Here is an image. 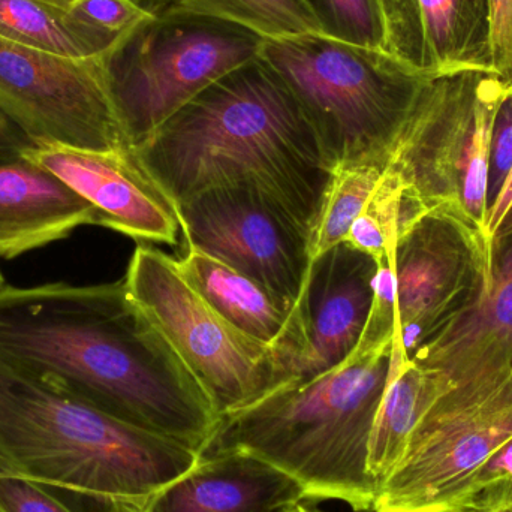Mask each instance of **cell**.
Returning <instances> with one entry per match:
<instances>
[{"label": "cell", "instance_id": "6da1fadb", "mask_svg": "<svg viewBox=\"0 0 512 512\" xmlns=\"http://www.w3.org/2000/svg\"><path fill=\"white\" fill-rule=\"evenodd\" d=\"M0 363L200 454L221 423L123 279L0 288Z\"/></svg>", "mask_w": 512, "mask_h": 512}, {"label": "cell", "instance_id": "7a4b0ae2", "mask_svg": "<svg viewBox=\"0 0 512 512\" xmlns=\"http://www.w3.org/2000/svg\"><path fill=\"white\" fill-rule=\"evenodd\" d=\"M179 206L255 186L312 231L334 167L291 90L259 57L207 87L135 147Z\"/></svg>", "mask_w": 512, "mask_h": 512}, {"label": "cell", "instance_id": "3957f363", "mask_svg": "<svg viewBox=\"0 0 512 512\" xmlns=\"http://www.w3.org/2000/svg\"><path fill=\"white\" fill-rule=\"evenodd\" d=\"M200 453L0 363V475L141 512Z\"/></svg>", "mask_w": 512, "mask_h": 512}, {"label": "cell", "instance_id": "277c9868", "mask_svg": "<svg viewBox=\"0 0 512 512\" xmlns=\"http://www.w3.org/2000/svg\"><path fill=\"white\" fill-rule=\"evenodd\" d=\"M393 345L357 346L333 369L222 418L201 456L252 454L297 480L306 499L373 512L378 487L367 471V447Z\"/></svg>", "mask_w": 512, "mask_h": 512}, {"label": "cell", "instance_id": "5b68a950", "mask_svg": "<svg viewBox=\"0 0 512 512\" xmlns=\"http://www.w3.org/2000/svg\"><path fill=\"white\" fill-rule=\"evenodd\" d=\"M258 57L291 90L334 170L387 168L403 126L436 78L381 48L325 35L264 41Z\"/></svg>", "mask_w": 512, "mask_h": 512}, {"label": "cell", "instance_id": "8992f818", "mask_svg": "<svg viewBox=\"0 0 512 512\" xmlns=\"http://www.w3.org/2000/svg\"><path fill=\"white\" fill-rule=\"evenodd\" d=\"M505 90L487 72L436 77L418 99L387 165L429 215L447 219L471 240L490 270V147Z\"/></svg>", "mask_w": 512, "mask_h": 512}, {"label": "cell", "instance_id": "52a82bcc", "mask_svg": "<svg viewBox=\"0 0 512 512\" xmlns=\"http://www.w3.org/2000/svg\"><path fill=\"white\" fill-rule=\"evenodd\" d=\"M262 42L225 21L168 11L129 30L104 62L132 146L219 78L255 60Z\"/></svg>", "mask_w": 512, "mask_h": 512}, {"label": "cell", "instance_id": "ba28073f", "mask_svg": "<svg viewBox=\"0 0 512 512\" xmlns=\"http://www.w3.org/2000/svg\"><path fill=\"white\" fill-rule=\"evenodd\" d=\"M123 282L132 303L197 379L221 420L285 385L273 349L222 319L186 282L177 259L137 246Z\"/></svg>", "mask_w": 512, "mask_h": 512}, {"label": "cell", "instance_id": "9c48e42d", "mask_svg": "<svg viewBox=\"0 0 512 512\" xmlns=\"http://www.w3.org/2000/svg\"><path fill=\"white\" fill-rule=\"evenodd\" d=\"M512 438V378L489 393L447 390L421 417L373 512H468L475 477Z\"/></svg>", "mask_w": 512, "mask_h": 512}, {"label": "cell", "instance_id": "30bf717a", "mask_svg": "<svg viewBox=\"0 0 512 512\" xmlns=\"http://www.w3.org/2000/svg\"><path fill=\"white\" fill-rule=\"evenodd\" d=\"M0 113L36 146L134 147L111 95L104 57L71 59L0 38Z\"/></svg>", "mask_w": 512, "mask_h": 512}, {"label": "cell", "instance_id": "8fae6325", "mask_svg": "<svg viewBox=\"0 0 512 512\" xmlns=\"http://www.w3.org/2000/svg\"><path fill=\"white\" fill-rule=\"evenodd\" d=\"M186 245L267 289L288 312L309 271V231L255 186L201 192L177 206Z\"/></svg>", "mask_w": 512, "mask_h": 512}, {"label": "cell", "instance_id": "7c38bea8", "mask_svg": "<svg viewBox=\"0 0 512 512\" xmlns=\"http://www.w3.org/2000/svg\"><path fill=\"white\" fill-rule=\"evenodd\" d=\"M375 273L373 258L345 242L312 259L273 348L285 384L315 378L354 352L372 307Z\"/></svg>", "mask_w": 512, "mask_h": 512}, {"label": "cell", "instance_id": "4fadbf2b", "mask_svg": "<svg viewBox=\"0 0 512 512\" xmlns=\"http://www.w3.org/2000/svg\"><path fill=\"white\" fill-rule=\"evenodd\" d=\"M396 340L406 354L489 283L492 270L447 219L427 215L397 243Z\"/></svg>", "mask_w": 512, "mask_h": 512}, {"label": "cell", "instance_id": "5bb4252c", "mask_svg": "<svg viewBox=\"0 0 512 512\" xmlns=\"http://www.w3.org/2000/svg\"><path fill=\"white\" fill-rule=\"evenodd\" d=\"M24 158L62 180L95 210L96 225L140 242L179 245V210L135 147L83 150L38 144Z\"/></svg>", "mask_w": 512, "mask_h": 512}, {"label": "cell", "instance_id": "9a60e30c", "mask_svg": "<svg viewBox=\"0 0 512 512\" xmlns=\"http://www.w3.org/2000/svg\"><path fill=\"white\" fill-rule=\"evenodd\" d=\"M448 390L489 393L512 378V236L498 245L489 283L409 355Z\"/></svg>", "mask_w": 512, "mask_h": 512}, {"label": "cell", "instance_id": "2e32d148", "mask_svg": "<svg viewBox=\"0 0 512 512\" xmlns=\"http://www.w3.org/2000/svg\"><path fill=\"white\" fill-rule=\"evenodd\" d=\"M385 51L423 74H492L489 0H381Z\"/></svg>", "mask_w": 512, "mask_h": 512}, {"label": "cell", "instance_id": "e0dca14e", "mask_svg": "<svg viewBox=\"0 0 512 512\" xmlns=\"http://www.w3.org/2000/svg\"><path fill=\"white\" fill-rule=\"evenodd\" d=\"M306 499L276 466L242 451L200 454L185 474L159 490L141 512H283Z\"/></svg>", "mask_w": 512, "mask_h": 512}, {"label": "cell", "instance_id": "ac0fdd59", "mask_svg": "<svg viewBox=\"0 0 512 512\" xmlns=\"http://www.w3.org/2000/svg\"><path fill=\"white\" fill-rule=\"evenodd\" d=\"M96 225L93 207L27 158L0 164V258H17Z\"/></svg>", "mask_w": 512, "mask_h": 512}, {"label": "cell", "instance_id": "d6986e66", "mask_svg": "<svg viewBox=\"0 0 512 512\" xmlns=\"http://www.w3.org/2000/svg\"><path fill=\"white\" fill-rule=\"evenodd\" d=\"M445 391L447 385L415 366L394 339L390 370L367 447V471L378 490L402 459L418 421Z\"/></svg>", "mask_w": 512, "mask_h": 512}, {"label": "cell", "instance_id": "ffe728a7", "mask_svg": "<svg viewBox=\"0 0 512 512\" xmlns=\"http://www.w3.org/2000/svg\"><path fill=\"white\" fill-rule=\"evenodd\" d=\"M177 265L186 282L228 324L267 348L277 345L289 312L267 289L191 245H185Z\"/></svg>", "mask_w": 512, "mask_h": 512}, {"label": "cell", "instance_id": "44dd1931", "mask_svg": "<svg viewBox=\"0 0 512 512\" xmlns=\"http://www.w3.org/2000/svg\"><path fill=\"white\" fill-rule=\"evenodd\" d=\"M123 36L93 26L62 0H0V38L24 47L71 59H98Z\"/></svg>", "mask_w": 512, "mask_h": 512}, {"label": "cell", "instance_id": "7402d4cb", "mask_svg": "<svg viewBox=\"0 0 512 512\" xmlns=\"http://www.w3.org/2000/svg\"><path fill=\"white\" fill-rule=\"evenodd\" d=\"M167 11L225 21L264 41L324 35L306 0H174Z\"/></svg>", "mask_w": 512, "mask_h": 512}, {"label": "cell", "instance_id": "603a6c76", "mask_svg": "<svg viewBox=\"0 0 512 512\" xmlns=\"http://www.w3.org/2000/svg\"><path fill=\"white\" fill-rule=\"evenodd\" d=\"M384 171L372 164L345 165L333 171L310 231V259L345 242L349 228L369 203Z\"/></svg>", "mask_w": 512, "mask_h": 512}, {"label": "cell", "instance_id": "cb8c5ba5", "mask_svg": "<svg viewBox=\"0 0 512 512\" xmlns=\"http://www.w3.org/2000/svg\"><path fill=\"white\" fill-rule=\"evenodd\" d=\"M325 36L385 50L381 0H306Z\"/></svg>", "mask_w": 512, "mask_h": 512}, {"label": "cell", "instance_id": "d4e9b609", "mask_svg": "<svg viewBox=\"0 0 512 512\" xmlns=\"http://www.w3.org/2000/svg\"><path fill=\"white\" fill-rule=\"evenodd\" d=\"M72 6L93 26L119 36L153 17L135 0H77Z\"/></svg>", "mask_w": 512, "mask_h": 512}, {"label": "cell", "instance_id": "484cf974", "mask_svg": "<svg viewBox=\"0 0 512 512\" xmlns=\"http://www.w3.org/2000/svg\"><path fill=\"white\" fill-rule=\"evenodd\" d=\"M512 170V89L507 87L493 123L490 147L489 198L490 203L501 191ZM490 207V206H489Z\"/></svg>", "mask_w": 512, "mask_h": 512}, {"label": "cell", "instance_id": "4316f807", "mask_svg": "<svg viewBox=\"0 0 512 512\" xmlns=\"http://www.w3.org/2000/svg\"><path fill=\"white\" fill-rule=\"evenodd\" d=\"M0 512H74L44 487L0 475Z\"/></svg>", "mask_w": 512, "mask_h": 512}, {"label": "cell", "instance_id": "83f0119b", "mask_svg": "<svg viewBox=\"0 0 512 512\" xmlns=\"http://www.w3.org/2000/svg\"><path fill=\"white\" fill-rule=\"evenodd\" d=\"M492 74L512 89V0H489Z\"/></svg>", "mask_w": 512, "mask_h": 512}, {"label": "cell", "instance_id": "f1b7e54d", "mask_svg": "<svg viewBox=\"0 0 512 512\" xmlns=\"http://www.w3.org/2000/svg\"><path fill=\"white\" fill-rule=\"evenodd\" d=\"M501 481H512V438L504 447L499 448L492 459L483 466L471 489V507L478 493L492 484L501 483ZM469 507V510H471ZM469 512V511H468Z\"/></svg>", "mask_w": 512, "mask_h": 512}, {"label": "cell", "instance_id": "f546056e", "mask_svg": "<svg viewBox=\"0 0 512 512\" xmlns=\"http://www.w3.org/2000/svg\"><path fill=\"white\" fill-rule=\"evenodd\" d=\"M33 147H36L35 141L0 113V164L24 158Z\"/></svg>", "mask_w": 512, "mask_h": 512}, {"label": "cell", "instance_id": "4dcf8cb0", "mask_svg": "<svg viewBox=\"0 0 512 512\" xmlns=\"http://www.w3.org/2000/svg\"><path fill=\"white\" fill-rule=\"evenodd\" d=\"M469 512H512V481H501L481 490Z\"/></svg>", "mask_w": 512, "mask_h": 512}, {"label": "cell", "instance_id": "1f68e13d", "mask_svg": "<svg viewBox=\"0 0 512 512\" xmlns=\"http://www.w3.org/2000/svg\"><path fill=\"white\" fill-rule=\"evenodd\" d=\"M512 209V170L510 176L502 185L501 191L496 195L495 200L490 203L489 215H487V239L493 249L495 256V240L501 230L502 224L507 219Z\"/></svg>", "mask_w": 512, "mask_h": 512}, {"label": "cell", "instance_id": "d6a6232c", "mask_svg": "<svg viewBox=\"0 0 512 512\" xmlns=\"http://www.w3.org/2000/svg\"><path fill=\"white\" fill-rule=\"evenodd\" d=\"M150 15H161L173 5L174 0H135Z\"/></svg>", "mask_w": 512, "mask_h": 512}, {"label": "cell", "instance_id": "836d02e7", "mask_svg": "<svg viewBox=\"0 0 512 512\" xmlns=\"http://www.w3.org/2000/svg\"><path fill=\"white\" fill-rule=\"evenodd\" d=\"M512 236V209L511 212L508 213L507 219H505L504 224H502L501 230H499L498 236H496L495 240V251L498 248V245H501L505 240L510 239Z\"/></svg>", "mask_w": 512, "mask_h": 512}, {"label": "cell", "instance_id": "e575fe53", "mask_svg": "<svg viewBox=\"0 0 512 512\" xmlns=\"http://www.w3.org/2000/svg\"><path fill=\"white\" fill-rule=\"evenodd\" d=\"M283 512H324V511L316 510V508L309 507V505H304L303 502H300V504L294 505V507L289 508V510H286Z\"/></svg>", "mask_w": 512, "mask_h": 512}, {"label": "cell", "instance_id": "d590c367", "mask_svg": "<svg viewBox=\"0 0 512 512\" xmlns=\"http://www.w3.org/2000/svg\"><path fill=\"white\" fill-rule=\"evenodd\" d=\"M5 286V277H3L2 271H0V288H3Z\"/></svg>", "mask_w": 512, "mask_h": 512}, {"label": "cell", "instance_id": "8d00e7d4", "mask_svg": "<svg viewBox=\"0 0 512 512\" xmlns=\"http://www.w3.org/2000/svg\"><path fill=\"white\" fill-rule=\"evenodd\" d=\"M62 2L69 3V5H74L77 0H62Z\"/></svg>", "mask_w": 512, "mask_h": 512}]
</instances>
